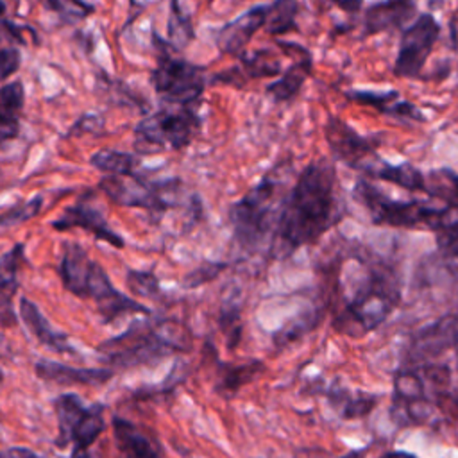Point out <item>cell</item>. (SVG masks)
I'll use <instances>...</instances> for the list:
<instances>
[{
	"mask_svg": "<svg viewBox=\"0 0 458 458\" xmlns=\"http://www.w3.org/2000/svg\"><path fill=\"white\" fill-rule=\"evenodd\" d=\"M195 32L191 27V20L184 11L181 9L179 0H172V13L168 21V38L175 48H182L193 39Z\"/></svg>",
	"mask_w": 458,
	"mask_h": 458,
	"instance_id": "cell-29",
	"label": "cell"
},
{
	"mask_svg": "<svg viewBox=\"0 0 458 458\" xmlns=\"http://www.w3.org/2000/svg\"><path fill=\"white\" fill-rule=\"evenodd\" d=\"M326 140L331 150L349 166L365 168V159L372 156V141L360 136L352 127L336 116H329L326 123Z\"/></svg>",
	"mask_w": 458,
	"mask_h": 458,
	"instance_id": "cell-13",
	"label": "cell"
},
{
	"mask_svg": "<svg viewBox=\"0 0 458 458\" xmlns=\"http://www.w3.org/2000/svg\"><path fill=\"white\" fill-rule=\"evenodd\" d=\"M45 7L55 13L63 21L75 23L95 13V5L86 0H41Z\"/></svg>",
	"mask_w": 458,
	"mask_h": 458,
	"instance_id": "cell-30",
	"label": "cell"
},
{
	"mask_svg": "<svg viewBox=\"0 0 458 458\" xmlns=\"http://www.w3.org/2000/svg\"><path fill=\"white\" fill-rule=\"evenodd\" d=\"M453 345H458V318L449 317L419 331L413 338L411 352L419 358L438 356Z\"/></svg>",
	"mask_w": 458,
	"mask_h": 458,
	"instance_id": "cell-20",
	"label": "cell"
},
{
	"mask_svg": "<svg viewBox=\"0 0 458 458\" xmlns=\"http://www.w3.org/2000/svg\"><path fill=\"white\" fill-rule=\"evenodd\" d=\"M415 14L413 0H383L370 5L365 13V30L377 34L401 27Z\"/></svg>",
	"mask_w": 458,
	"mask_h": 458,
	"instance_id": "cell-21",
	"label": "cell"
},
{
	"mask_svg": "<svg viewBox=\"0 0 458 458\" xmlns=\"http://www.w3.org/2000/svg\"><path fill=\"white\" fill-rule=\"evenodd\" d=\"M310 72H311V57H310V54H306L302 59L295 61L281 75V79L270 82L267 86V93H270L277 102H286L299 93V89L302 88Z\"/></svg>",
	"mask_w": 458,
	"mask_h": 458,
	"instance_id": "cell-23",
	"label": "cell"
},
{
	"mask_svg": "<svg viewBox=\"0 0 458 458\" xmlns=\"http://www.w3.org/2000/svg\"><path fill=\"white\" fill-rule=\"evenodd\" d=\"M4 458H41V456L38 453H34L32 449H29V447L14 445V447H9L4 453Z\"/></svg>",
	"mask_w": 458,
	"mask_h": 458,
	"instance_id": "cell-40",
	"label": "cell"
},
{
	"mask_svg": "<svg viewBox=\"0 0 458 458\" xmlns=\"http://www.w3.org/2000/svg\"><path fill=\"white\" fill-rule=\"evenodd\" d=\"M340 218L336 170L327 159L310 163L284 199L272 238V256L286 258L317 242Z\"/></svg>",
	"mask_w": 458,
	"mask_h": 458,
	"instance_id": "cell-1",
	"label": "cell"
},
{
	"mask_svg": "<svg viewBox=\"0 0 458 458\" xmlns=\"http://www.w3.org/2000/svg\"><path fill=\"white\" fill-rule=\"evenodd\" d=\"M104 408L106 406L100 403L86 406L79 420L70 428V431L61 440L55 442V445L61 449L72 445V458H89V447L98 440V437L106 429Z\"/></svg>",
	"mask_w": 458,
	"mask_h": 458,
	"instance_id": "cell-14",
	"label": "cell"
},
{
	"mask_svg": "<svg viewBox=\"0 0 458 458\" xmlns=\"http://www.w3.org/2000/svg\"><path fill=\"white\" fill-rule=\"evenodd\" d=\"M86 120L93 122V125H91V127H88V131H89V132H95V131H97V127H95V125H100V123H102V120H100V118H97V116H91V118H89V116H86ZM84 123H86V122H84V116H82L81 120H77V123L70 129V132H68V134H73V132H79V134H81V132L84 131Z\"/></svg>",
	"mask_w": 458,
	"mask_h": 458,
	"instance_id": "cell-41",
	"label": "cell"
},
{
	"mask_svg": "<svg viewBox=\"0 0 458 458\" xmlns=\"http://www.w3.org/2000/svg\"><path fill=\"white\" fill-rule=\"evenodd\" d=\"M279 193V179L268 174L231 206L229 222L234 240L243 250H254L272 231V225H277L284 204Z\"/></svg>",
	"mask_w": 458,
	"mask_h": 458,
	"instance_id": "cell-5",
	"label": "cell"
},
{
	"mask_svg": "<svg viewBox=\"0 0 458 458\" xmlns=\"http://www.w3.org/2000/svg\"><path fill=\"white\" fill-rule=\"evenodd\" d=\"M356 199L369 209L374 224L394 227H428L437 231L447 218L451 206H435L428 200H397L385 197L383 191L367 181H360L354 188Z\"/></svg>",
	"mask_w": 458,
	"mask_h": 458,
	"instance_id": "cell-7",
	"label": "cell"
},
{
	"mask_svg": "<svg viewBox=\"0 0 458 458\" xmlns=\"http://www.w3.org/2000/svg\"><path fill=\"white\" fill-rule=\"evenodd\" d=\"M397 301L399 290L392 274L374 267L358 283L345 310L335 320V327L351 336L365 335L390 315Z\"/></svg>",
	"mask_w": 458,
	"mask_h": 458,
	"instance_id": "cell-4",
	"label": "cell"
},
{
	"mask_svg": "<svg viewBox=\"0 0 458 458\" xmlns=\"http://www.w3.org/2000/svg\"><path fill=\"white\" fill-rule=\"evenodd\" d=\"M349 98L354 102H360L363 106H372L379 109L381 113L390 114L395 102H397V91H388V93H370V91H351L347 93Z\"/></svg>",
	"mask_w": 458,
	"mask_h": 458,
	"instance_id": "cell-37",
	"label": "cell"
},
{
	"mask_svg": "<svg viewBox=\"0 0 458 458\" xmlns=\"http://www.w3.org/2000/svg\"><path fill=\"white\" fill-rule=\"evenodd\" d=\"M125 284L129 292L136 297L156 299L161 295L159 279L150 270H129L125 276Z\"/></svg>",
	"mask_w": 458,
	"mask_h": 458,
	"instance_id": "cell-31",
	"label": "cell"
},
{
	"mask_svg": "<svg viewBox=\"0 0 458 458\" xmlns=\"http://www.w3.org/2000/svg\"><path fill=\"white\" fill-rule=\"evenodd\" d=\"M89 161L106 175H134L140 165V159L134 154L113 148H102L95 152Z\"/></svg>",
	"mask_w": 458,
	"mask_h": 458,
	"instance_id": "cell-25",
	"label": "cell"
},
{
	"mask_svg": "<svg viewBox=\"0 0 458 458\" xmlns=\"http://www.w3.org/2000/svg\"><path fill=\"white\" fill-rule=\"evenodd\" d=\"M111 424L118 458H163L157 444L131 420L116 415Z\"/></svg>",
	"mask_w": 458,
	"mask_h": 458,
	"instance_id": "cell-18",
	"label": "cell"
},
{
	"mask_svg": "<svg viewBox=\"0 0 458 458\" xmlns=\"http://www.w3.org/2000/svg\"><path fill=\"white\" fill-rule=\"evenodd\" d=\"M424 191L444 200V204L458 209V174L451 170H437L426 179Z\"/></svg>",
	"mask_w": 458,
	"mask_h": 458,
	"instance_id": "cell-27",
	"label": "cell"
},
{
	"mask_svg": "<svg viewBox=\"0 0 458 458\" xmlns=\"http://www.w3.org/2000/svg\"><path fill=\"white\" fill-rule=\"evenodd\" d=\"M315 324L313 315H301L290 322H286L281 329L274 333V345L276 347H284L295 340H299L306 331H310Z\"/></svg>",
	"mask_w": 458,
	"mask_h": 458,
	"instance_id": "cell-33",
	"label": "cell"
},
{
	"mask_svg": "<svg viewBox=\"0 0 458 458\" xmlns=\"http://www.w3.org/2000/svg\"><path fill=\"white\" fill-rule=\"evenodd\" d=\"M329 2L336 4L340 9H344V11H349V13H354V11H358V9L361 7V4H363V0H329Z\"/></svg>",
	"mask_w": 458,
	"mask_h": 458,
	"instance_id": "cell-42",
	"label": "cell"
},
{
	"mask_svg": "<svg viewBox=\"0 0 458 458\" xmlns=\"http://www.w3.org/2000/svg\"><path fill=\"white\" fill-rule=\"evenodd\" d=\"M0 41H2V36H0Z\"/></svg>",
	"mask_w": 458,
	"mask_h": 458,
	"instance_id": "cell-46",
	"label": "cell"
},
{
	"mask_svg": "<svg viewBox=\"0 0 458 458\" xmlns=\"http://www.w3.org/2000/svg\"><path fill=\"white\" fill-rule=\"evenodd\" d=\"M59 277L64 290L75 297L95 301L97 311L106 324L129 313H150L147 306L116 290L106 270L75 242L63 243Z\"/></svg>",
	"mask_w": 458,
	"mask_h": 458,
	"instance_id": "cell-3",
	"label": "cell"
},
{
	"mask_svg": "<svg viewBox=\"0 0 458 458\" xmlns=\"http://www.w3.org/2000/svg\"><path fill=\"white\" fill-rule=\"evenodd\" d=\"M333 403L338 404L340 403V413L344 419H356V417H363L367 415L374 406H376V397L369 395V394H356V395H349L345 392H340L338 395L333 394L331 395Z\"/></svg>",
	"mask_w": 458,
	"mask_h": 458,
	"instance_id": "cell-32",
	"label": "cell"
},
{
	"mask_svg": "<svg viewBox=\"0 0 458 458\" xmlns=\"http://www.w3.org/2000/svg\"><path fill=\"white\" fill-rule=\"evenodd\" d=\"M365 172H369L370 175H376L381 181L394 182L410 191H419L426 188V177L411 165H390V163L369 165Z\"/></svg>",
	"mask_w": 458,
	"mask_h": 458,
	"instance_id": "cell-24",
	"label": "cell"
},
{
	"mask_svg": "<svg viewBox=\"0 0 458 458\" xmlns=\"http://www.w3.org/2000/svg\"><path fill=\"white\" fill-rule=\"evenodd\" d=\"M156 93L166 104L197 106L206 88L204 68L163 52L150 73Z\"/></svg>",
	"mask_w": 458,
	"mask_h": 458,
	"instance_id": "cell-9",
	"label": "cell"
},
{
	"mask_svg": "<svg viewBox=\"0 0 458 458\" xmlns=\"http://www.w3.org/2000/svg\"><path fill=\"white\" fill-rule=\"evenodd\" d=\"M2 377H4V374H2V370H0V381H2Z\"/></svg>",
	"mask_w": 458,
	"mask_h": 458,
	"instance_id": "cell-45",
	"label": "cell"
},
{
	"mask_svg": "<svg viewBox=\"0 0 458 458\" xmlns=\"http://www.w3.org/2000/svg\"><path fill=\"white\" fill-rule=\"evenodd\" d=\"M394 399L395 404L406 408L411 422H420L429 415L426 401V386L417 370H397L394 376Z\"/></svg>",
	"mask_w": 458,
	"mask_h": 458,
	"instance_id": "cell-16",
	"label": "cell"
},
{
	"mask_svg": "<svg viewBox=\"0 0 458 458\" xmlns=\"http://www.w3.org/2000/svg\"><path fill=\"white\" fill-rule=\"evenodd\" d=\"M200 131L197 106L166 104L145 116L134 127V148L138 154L186 148Z\"/></svg>",
	"mask_w": 458,
	"mask_h": 458,
	"instance_id": "cell-6",
	"label": "cell"
},
{
	"mask_svg": "<svg viewBox=\"0 0 458 458\" xmlns=\"http://www.w3.org/2000/svg\"><path fill=\"white\" fill-rule=\"evenodd\" d=\"M23 243H16L11 250L0 256V326H14L16 315L13 311V295L18 290V270L23 259Z\"/></svg>",
	"mask_w": 458,
	"mask_h": 458,
	"instance_id": "cell-19",
	"label": "cell"
},
{
	"mask_svg": "<svg viewBox=\"0 0 458 458\" xmlns=\"http://www.w3.org/2000/svg\"><path fill=\"white\" fill-rule=\"evenodd\" d=\"M20 132V123L16 116H9L0 111V147L11 140H14Z\"/></svg>",
	"mask_w": 458,
	"mask_h": 458,
	"instance_id": "cell-39",
	"label": "cell"
},
{
	"mask_svg": "<svg viewBox=\"0 0 458 458\" xmlns=\"http://www.w3.org/2000/svg\"><path fill=\"white\" fill-rule=\"evenodd\" d=\"M342 458H365V449H360V451H351V453L344 454Z\"/></svg>",
	"mask_w": 458,
	"mask_h": 458,
	"instance_id": "cell-44",
	"label": "cell"
},
{
	"mask_svg": "<svg viewBox=\"0 0 458 458\" xmlns=\"http://www.w3.org/2000/svg\"><path fill=\"white\" fill-rule=\"evenodd\" d=\"M52 227L55 231H68L79 227L91 233L97 240L113 245L114 249H123L125 245L123 238L109 227L102 211L91 202H88V195L79 199L75 204L64 208V211L52 222Z\"/></svg>",
	"mask_w": 458,
	"mask_h": 458,
	"instance_id": "cell-11",
	"label": "cell"
},
{
	"mask_svg": "<svg viewBox=\"0 0 458 458\" xmlns=\"http://www.w3.org/2000/svg\"><path fill=\"white\" fill-rule=\"evenodd\" d=\"M21 54L14 47L0 48V81H7L20 70Z\"/></svg>",
	"mask_w": 458,
	"mask_h": 458,
	"instance_id": "cell-38",
	"label": "cell"
},
{
	"mask_svg": "<svg viewBox=\"0 0 458 458\" xmlns=\"http://www.w3.org/2000/svg\"><path fill=\"white\" fill-rule=\"evenodd\" d=\"M98 188L107 199L118 206L141 208L152 215H163L175 206V195L181 190V181H150L138 174L134 175H104Z\"/></svg>",
	"mask_w": 458,
	"mask_h": 458,
	"instance_id": "cell-8",
	"label": "cell"
},
{
	"mask_svg": "<svg viewBox=\"0 0 458 458\" xmlns=\"http://www.w3.org/2000/svg\"><path fill=\"white\" fill-rule=\"evenodd\" d=\"M20 318L29 329V333L47 349L64 354L73 352V347L70 345V340L64 333L55 331L52 324L47 320V317L41 313V310L27 297L20 299Z\"/></svg>",
	"mask_w": 458,
	"mask_h": 458,
	"instance_id": "cell-17",
	"label": "cell"
},
{
	"mask_svg": "<svg viewBox=\"0 0 458 458\" xmlns=\"http://www.w3.org/2000/svg\"><path fill=\"white\" fill-rule=\"evenodd\" d=\"M299 13L297 0H276L268 5L265 29L272 36H281L295 29V18Z\"/></svg>",
	"mask_w": 458,
	"mask_h": 458,
	"instance_id": "cell-26",
	"label": "cell"
},
{
	"mask_svg": "<svg viewBox=\"0 0 458 458\" xmlns=\"http://www.w3.org/2000/svg\"><path fill=\"white\" fill-rule=\"evenodd\" d=\"M191 336L175 320L132 322L123 333L97 345L98 360L113 370H129L156 363L166 356L188 352Z\"/></svg>",
	"mask_w": 458,
	"mask_h": 458,
	"instance_id": "cell-2",
	"label": "cell"
},
{
	"mask_svg": "<svg viewBox=\"0 0 458 458\" xmlns=\"http://www.w3.org/2000/svg\"><path fill=\"white\" fill-rule=\"evenodd\" d=\"M438 30L440 27L431 14H419V18L404 29L394 66V72L399 77L411 79L420 73L438 38Z\"/></svg>",
	"mask_w": 458,
	"mask_h": 458,
	"instance_id": "cell-10",
	"label": "cell"
},
{
	"mask_svg": "<svg viewBox=\"0 0 458 458\" xmlns=\"http://www.w3.org/2000/svg\"><path fill=\"white\" fill-rule=\"evenodd\" d=\"M242 66L245 73L252 79L274 77L281 72L279 61L268 50H256L252 54H242Z\"/></svg>",
	"mask_w": 458,
	"mask_h": 458,
	"instance_id": "cell-28",
	"label": "cell"
},
{
	"mask_svg": "<svg viewBox=\"0 0 458 458\" xmlns=\"http://www.w3.org/2000/svg\"><path fill=\"white\" fill-rule=\"evenodd\" d=\"M34 372L39 379L54 385H88L98 386L107 383L114 370L109 367L95 369V367H72L52 360H39L34 365Z\"/></svg>",
	"mask_w": 458,
	"mask_h": 458,
	"instance_id": "cell-15",
	"label": "cell"
},
{
	"mask_svg": "<svg viewBox=\"0 0 458 458\" xmlns=\"http://www.w3.org/2000/svg\"><path fill=\"white\" fill-rule=\"evenodd\" d=\"M379 458H419V456H415L411 453H404V451H390V453L381 454Z\"/></svg>",
	"mask_w": 458,
	"mask_h": 458,
	"instance_id": "cell-43",
	"label": "cell"
},
{
	"mask_svg": "<svg viewBox=\"0 0 458 458\" xmlns=\"http://www.w3.org/2000/svg\"><path fill=\"white\" fill-rule=\"evenodd\" d=\"M268 5H256L238 18L227 21L215 32V43L222 54L242 55L252 36L265 27Z\"/></svg>",
	"mask_w": 458,
	"mask_h": 458,
	"instance_id": "cell-12",
	"label": "cell"
},
{
	"mask_svg": "<svg viewBox=\"0 0 458 458\" xmlns=\"http://www.w3.org/2000/svg\"><path fill=\"white\" fill-rule=\"evenodd\" d=\"M227 267V263L222 261H206L200 263L199 267H195L193 270H190L184 277H182V286L184 288H199L213 279H216L220 276V272Z\"/></svg>",
	"mask_w": 458,
	"mask_h": 458,
	"instance_id": "cell-35",
	"label": "cell"
},
{
	"mask_svg": "<svg viewBox=\"0 0 458 458\" xmlns=\"http://www.w3.org/2000/svg\"><path fill=\"white\" fill-rule=\"evenodd\" d=\"M265 365L259 360H247L242 363H218L215 377V392L225 399H231L243 385L250 383Z\"/></svg>",
	"mask_w": 458,
	"mask_h": 458,
	"instance_id": "cell-22",
	"label": "cell"
},
{
	"mask_svg": "<svg viewBox=\"0 0 458 458\" xmlns=\"http://www.w3.org/2000/svg\"><path fill=\"white\" fill-rule=\"evenodd\" d=\"M25 102V91L21 81H11L0 88V111L9 116H16Z\"/></svg>",
	"mask_w": 458,
	"mask_h": 458,
	"instance_id": "cell-34",
	"label": "cell"
},
{
	"mask_svg": "<svg viewBox=\"0 0 458 458\" xmlns=\"http://www.w3.org/2000/svg\"><path fill=\"white\" fill-rule=\"evenodd\" d=\"M41 204H43V197L39 195L27 202H20V204L13 206L11 209L0 213V225H13V224H20V222L34 218L39 213Z\"/></svg>",
	"mask_w": 458,
	"mask_h": 458,
	"instance_id": "cell-36",
	"label": "cell"
}]
</instances>
